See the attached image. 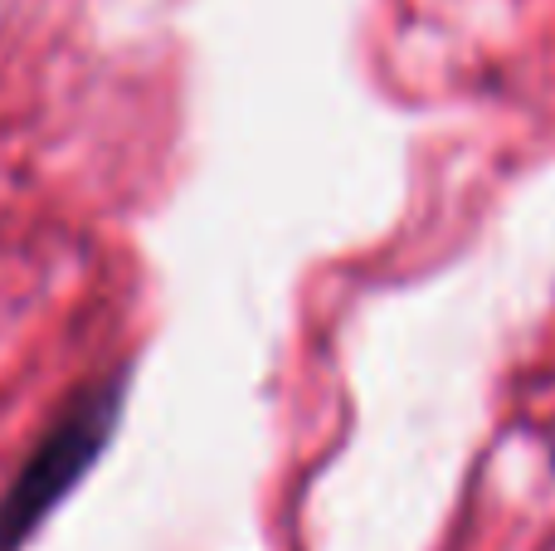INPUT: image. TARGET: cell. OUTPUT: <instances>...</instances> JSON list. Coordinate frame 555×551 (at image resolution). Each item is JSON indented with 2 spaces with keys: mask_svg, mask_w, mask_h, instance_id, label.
I'll return each instance as SVG.
<instances>
[{
  "mask_svg": "<svg viewBox=\"0 0 555 551\" xmlns=\"http://www.w3.org/2000/svg\"><path fill=\"white\" fill-rule=\"evenodd\" d=\"M127 410V371L98 376L68 396V406L35 439L20 474L0 494V551H25V542L59 513L68 494L93 474L103 449L113 445Z\"/></svg>",
  "mask_w": 555,
  "mask_h": 551,
  "instance_id": "6da1fadb",
  "label": "cell"
}]
</instances>
